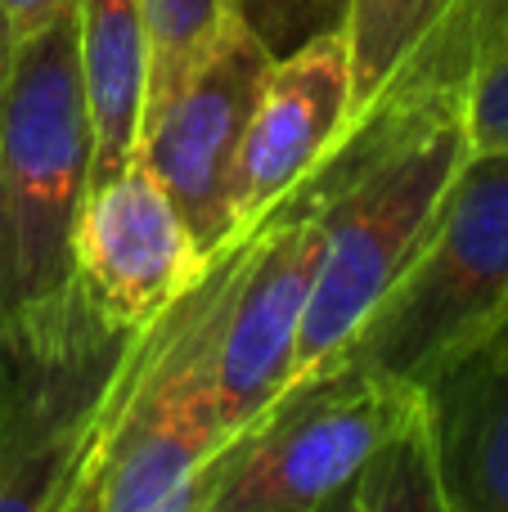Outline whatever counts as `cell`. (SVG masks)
Here are the masks:
<instances>
[{
    "mask_svg": "<svg viewBox=\"0 0 508 512\" xmlns=\"http://www.w3.org/2000/svg\"><path fill=\"white\" fill-rule=\"evenodd\" d=\"M9 50H14V32H9L5 14H0V77H5V63H9Z\"/></svg>",
    "mask_w": 508,
    "mask_h": 512,
    "instance_id": "23",
    "label": "cell"
},
{
    "mask_svg": "<svg viewBox=\"0 0 508 512\" xmlns=\"http://www.w3.org/2000/svg\"><path fill=\"white\" fill-rule=\"evenodd\" d=\"M419 396L356 360L324 364L225 445L203 512H311L360 481Z\"/></svg>",
    "mask_w": 508,
    "mask_h": 512,
    "instance_id": "6",
    "label": "cell"
},
{
    "mask_svg": "<svg viewBox=\"0 0 508 512\" xmlns=\"http://www.w3.org/2000/svg\"><path fill=\"white\" fill-rule=\"evenodd\" d=\"M311 512H365V495H360V481H351V486L333 490L324 504H315Z\"/></svg>",
    "mask_w": 508,
    "mask_h": 512,
    "instance_id": "21",
    "label": "cell"
},
{
    "mask_svg": "<svg viewBox=\"0 0 508 512\" xmlns=\"http://www.w3.org/2000/svg\"><path fill=\"white\" fill-rule=\"evenodd\" d=\"M248 234L216 252L203 274L135 333L99 436V512L207 508L230 445L216 351Z\"/></svg>",
    "mask_w": 508,
    "mask_h": 512,
    "instance_id": "2",
    "label": "cell"
},
{
    "mask_svg": "<svg viewBox=\"0 0 508 512\" xmlns=\"http://www.w3.org/2000/svg\"><path fill=\"white\" fill-rule=\"evenodd\" d=\"M486 351L495 355V360H504L508 364V301H504V310L495 315V324H491V333H486Z\"/></svg>",
    "mask_w": 508,
    "mask_h": 512,
    "instance_id": "22",
    "label": "cell"
},
{
    "mask_svg": "<svg viewBox=\"0 0 508 512\" xmlns=\"http://www.w3.org/2000/svg\"><path fill=\"white\" fill-rule=\"evenodd\" d=\"M270 50L234 18L203 68L144 122L135 158L158 176L176 203L194 248L212 261L234 239V158H239L248 117L257 108L261 81L270 72Z\"/></svg>",
    "mask_w": 508,
    "mask_h": 512,
    "instance_id": "8",
    "label": "cell"
},
{
    "mask_svg": "<svg viewBox=\"0 0 508 512\" xmlns=\"http://www.w3.org/2000/svg\"><path fill=\"white\" fill-rule=\"evenodd\" d=\"M72 5H77V0H0V14H5L9 32H14V41H18V36L45 27L50 18H59L63 9H72Z\"/></svg>",
    "mask_w": 508,
    "mask_h": 512,
    "instance_id": "20",
    "label": "cell"
},
{
    "mask_svg": "<svg viewBox=\"0 0 508 512\" xmlns=\"http://www.w3.org/2000/svg\"><path fill=\"white\" fill-rule=\"evenodd\" d=\"M508 32V0H473L464 27H459V41L450 50L446 77H441V95L446 99H464V86L473 77V68L486 59L495 41Z\"/></svg>",
    "mask_w": 508,
    "mask_h": 512,
    "instance_id": "18",
    "label": "cell"
},
{
    "mask_svg": "<svg viewBox=\"0 0 508 512\" xmlns=\"http://www.w3.org/2000/svg\"><path fill=\"white\" fill-rule=\"evenodd\" d=\"M473 0H351V122L347 135L437 104L450 50Z\"/></svg>",
    "mask_w": 508,
    "mask_h": 512,
    "instance_id": "11",
    "label": "cell"
},
{
    "mask_svg": "<svg viewBox=\"0 0 508 512\" xmlns=\"http://www.w3.org/2000/svg\"><path fill=\"white\" fill-rule=\"evenodd\" d=\"M77 5L18 36L0 77V297L5 324L77 288V221L90 194Z\"/></svg>",
    "mask_w": 508,
    "mask_h": 512,
    "instance_id": "3",
    "label": "cell"
},
{
    "mask_svg": "<svg viewBox=\"0 0 508 512\" xmlns=\"http://www.w3.org/2000/svg\"><path fill=\"white\" fill-rule=\"evenodd\" d=\"M77 283L95 310L117 328H144L203 274L167 189L140 158L86 194L77 221Z\"/></svg>",
    "mask_w": 508,
    "mask_h": 512,
    "instance_id": "10",
    "label": "cell"
},
{
    "mask_svg": "<svg viewBox=\"0 0 508 512\" xmlns=\"http://www.w3.org/2000/svg\"><path fill=\"white\" fill-rule=\"evenodd\" d=\"M459 104L473 149H508V32L473 68Z\"/></svg>",
    "mask_w": 508,
    "mask_h": 512,
    "instance_id": "17",
    "label": "cell"
},
{
    "mask_svg": "<svg viewBox=\"0 0 508 512\" xmlns=\"http://www.w3.org/2000/svg\"><path fill=\"white\" fill-rule=\"evenodd\" d=\"M320 203L324 185L315 176L248 234L216 351L221 418L230 441L248 432L293 382V355L320 248Z\"/></svg>",
    "mask_w": 508,
    "mask_h": 512,
    "instance_id": "7",
    "label": "cell"
},
{
    "mask_svg": "<svg viewBox=\"0 0 508 512\" xmlns=\"http://www.w3.org/2000/svg\"><path fill=\"white\" fill-rule=\"evenodd\" d=\"M508 301V149H473L423 248L338 360L423 391L486 342Z\"/></svg>",
    "mask_w": 508,
    "mask_h": 512,
    "instance_id": "4",
    "label": "cell"
},
{
    "mask_svg": "<svg viewBox=\"0 0 508 512\" xmlns=\"http://www.w3.org/2000/svg\"><path fill=\"white\" fill-rule=\"evenodd\" d=\"M104 418H108V405H104ZM104 418H99L95 432L81 445L77 463H72V477H68V486H63L54 512H99V436H104Z\"/></svg>",
    "mask_w": 508,
    "mask_h": 512,
    "instance_id": "19",
    "label": "cell"
},
{
    "mask_svg": "<svg viewBox=\"0 0 508 512\" xmlns=\"http://www.w3.org/2000/svg\"><path fill=\"white\" fill-rule=\"evenodd\" d=\"M351 122V50L347 32H324L302 50L270 63L257 108L234 158V230L248 234L315 180L338 153Z\"/></svg>",
    "mask_w": 508,
    "mask_h": 512,
    "instance_id": "9",
    "label": "cell"
},
{
    "mask_svg": "<svg viewBox=\"0 0 508 512\" xmlns=\"http://www.w3.org/2000/svg\"><path fill=\"white\" fill-rule=\"evenodd\" d=\"M144 36H149V95L144 122L203 68L225 27L234 23L230 0H140Z\"/></svg>",
    "mask_w": 508,
    "mask_h": 512,
    "instance_id": "14",
    "label": "cell"
},
{
    "mask_svg": "<svg viewBox=\"0 0 508 512\" xmlns=\"http://www.w3.org/2000/svg\"><path fill=\"white\" fill-rule=\"evenodd\" d=\"M0 328H5V297H0Z\"/></svg>",
    "mask_w": 508,
    "mask_h": 512,
    "instance_id": "24",
    "label": "cell"
},
{
    "mask_svg": "<svg viewBox=\"0 0 508 512\" xmlns=\"http://www.w3.org/2000/svg\"><path fill=\"white\" fill-rule=\"evenodd\" d=\"M234 18L270 50V59L302 50L306 41L347 27L351 0H230Z\"/></svg>",
    "mask_w": 508,
    "mask_h": 512,
    "instance_id": "16",
    "label": "cell"
},
{
    "mask_svg": "<svg viewBox=\"0 0 508 512\" xmlns=\"http://www.w3.org/2000/svg\"><path fill=\"white\" fill-rule=\"evenodd\" d=\"M135 333L108 324L81 283L0 328V512H54Z\"/></svg>",
    "mask_w": 508,
    "mask_h": 512,
    "instance_id": "5",
    "label": "cell"
},
{
    "mask_svg": "<svg viewBox=\"0 0 508 512\" xmlns=\"http://www.w3.org/2000/svg\"><path fill=\"white\" fill-rule=\"evenodd\" d=\"M77 50L86 86L90 135V189L126 171L140 153L144 95H149V36L140 0H77Z\"/></svg>",
    "mask_w": 508,
    "mask_h": 512,
    "instance_id": "13",
    "label": "cell"
},
{
    "mask_svg": "<svg viewBox=\"0 0 508 512\" xmlns=\"http://www.w3.org/2000/svg\"><path fill=\"white\" fill-rule=\"evenodd\" d=\"M468 153L473 144L464 104L437 99L347 135L315 171L324 185L320 248L293 355V382L320 373L351 346L360 324L423 248Z\"/></svg>",
    "mask_w": 508,
    "mask_h": 512,
    "instance_id": "1",
    "label": "cell"
},
{
    "mask_svg": "<svg viewBox=\"0 0 508 512\" xmlns=\"http://www.w3.org/2000/svg\"><path fill=\"white\" fill-rule=\"evenodd\" d=\"M450 512H508V364L473 346L423 387Z\"/></svg>",
    "mask_w": 508,
    "mask_h": 512,
    "instance_id": "12",
    "label": "cell"
},
{
    "mask_svg": "<svg viewBox=\"0 0 508 512\" xmlns=\"http://www.w3.org/2000/svg\"><path fill=\"white\" fill-rule=\"evenodd\" d=\"M360 495H365V512H450L437 477L423 396L401 418V427L383 441L374 463L360 472Z\"/></svg>",
    "mask_w": 508,
    "mask_h": 512,
    "instance_id": "15",
    "label": "cell"
}]
</instances>
